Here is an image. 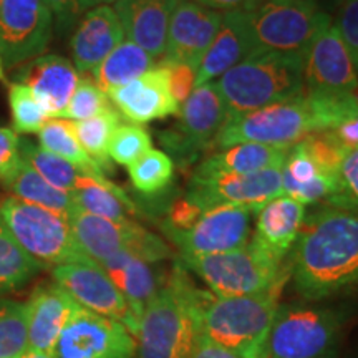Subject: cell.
<instances>
[{
    "label": "cell",
    "mask_w": 358,
    "mask_h": 358,
    "mask_svg": "<svg viewBox=\"0 0 358 358\" xmlns=\"http://www.w3.org/2000/svg\"><path fill=\"white\" fill-rule=\"evenodd\" d=\"M254 52L245 12L222 13L217 34L196 70V87L213 83Z\"/></svg>",
    "instance_id": "obj_24"
},
{
    "label": "cell",
    "mask_w": 358,
    "mask_h": 358,
    "mask_svg": "<svg viewBox=\"0 0 358 358\" xmlns=\"http://www.w3.org/2000/svg\"><path fill=\"white\" fill-rule=\"evenodd\" d=\"M303 92L358 93L352 57L334 19L322 24L303 55Z\"/></svg>",
    "instance_id": "obj_17"
},
{
    "label": "cell",
    "mask_w": 358,
    "mask_h": 358,
    "mask_svg": "<svg viewBox=\"0 0 358 358\" xmlns=\"http://www.w3.org/2000/svg\"><path fill=\"white\" fill-rule=\"evenodd\" d=\"M43 268L20 248L0 217V295L22 289Z\"/></svg>",
    "instance_id": "obj_34"
},
{
    "label": "cell",
    "mask_w": 358,
    "mask_h": 358,
    "mask_svg": "<svg viewBox=\"0 0 358 358\" xmlns=\"http://www.w3.org/2000/svg\"><path fill=\"white\" fill-rule=\"evenodd\" d=\"M38 146L58 158L69 161L88 176H106L101 168L87 155L73 131V122L64 118H52L40 129Z\"/></svg>",
    "instance_id": "obj_32"
},
{
    "label": "cell",
    "mask_w": 358,
    "mask_h": 358,
    "mask_svg": "<svg viewBox=\"0 0 358 358\" xmlns=\"http://www.w3.org/2000/svg\"><path fill=\"white\" fill-rule=\"evenodd\" d=\"M340 325L330 310L307 306L279 307L266 358H337Z\"/></svg>",
    "instance_id": "obj_9"
},
{
    "label": "cell",
    "mask_w": 358,
    "mask_h": 358,
    "mask_svg": "<svg viewBox=\"0 0 358 358\" xmlns=\"http://www.w3.org/2000/svg\"><path fill=\"white\" fill-rule=\"evenodd\" d=\"M110 106L111 101L108 95L98 88V85L93 82L92 77L85 75V77H80L77 88H75L62 118L70 120V122H80V120L100 115L101 111L108 110Z\"/></svg>",
    "instance_id": "obj_40"
},
{
    "label": "cell",
    "mask_w": 358,
    "mask_h": 358,
    "mask_svg": "<svg viewBox=\"0 0 358 358\" xmlns=\"http://www.w3.org/2000/svg\"><path fill=\"white\" fill-rule=\"evenodd\" d=\"M306 2L315 7L319 12H324L334 19V15L343 3V0H306Z\"/></svg>",
    "instance_id": "obj_50"
},
{
    "label": "cell",
    "mask_w": 358,
    "mask_h": 358,
    "mask_svg": "<svg viewBox=\"0 0 358 358\" xmlns=\"http://www.w3.org/2000/svg\"><path fill=\"white\" fill-rule=\"evenodd\" d=\"M156 65V60L140 45L124 38L113 52L110 53L96 70L92 73L93 82L98 85L101 92L110 95L120 87H124L133 80L140 78L143 73L151 70Z\"/></svg>",
    "instance_id": "obj_30"
},
{
    "label": "cell",
    "mask_w": 358,
    "mask_h": 358,
    "mask_svg": "<svg viewBox=\"0 0 358 358\" xmlns=\"http://www.w3.org/2000/svg\"><path fill=\"white\" fill-rule=\"evenodd\" d=\"M22 164L20 136L12 128L0 127V182L7 186Z\"/></svg>",
    "instance_id": "obj_44"
},
{
    "label": "cell",
    "mask_w": 358,
    "mask_h": 358,
    "mask_svg": "<svg viewBox=\"0 0 358 358\" xmlns=\"http://www.w3.org/2000/svg\"><path fill=\"white\" fill-rule=\"evenodd\" d=\"M292 146H267L259 143H239L224 148L201 161L192 176L216 174H250L282 168Z\"/></svg>",
    "instance_id": "obj_27"
},
{
    "label": "cell",
    "mask_w": 358,
    "mask_h": 358,
    "mask_svg": "<svg viewBox=\"0 0 358 358\" xmlns=\"http://www.w3.org/2000/svg\"><path fill=\"white\" fill-rule=\"evenodd\" d=\"M70 35L71 64L78 75H92L127 38L122 22L111 6L90 8L80 17Z\"/></svg>",
    "instance_id": "obj_20"
},
{
    "label": "cell",
    "mask_w": 358,
    "mask_h": 358,
    "mask_svg": "<svg viewBox=\"0 0 358 358\" xmlns=\"http://www.w3.org/2000/svg\"><path fill=\"white\" fill-rule=\"evenodd\" d=\"M252 213L237 206H214L182 231H164L181 257L213 256L244 248L250 241Z\"/></svg>",
    "instance_id": "obj_15"
},
{
    "label": "cell",
    "mask_w": 358,
    "mask_h": 358,
    "mask_svg": "<svg viewBox=\"0 0 358 358\" xmlns=\"http://www.w3.org/2000/svg\"><path fill=\"white\" fill-rule=\"evenodd\" d=\"M25 308L29 348L53 355L58 338L78 303L55 282H42L32 290Z\"/></svg>",
    "instance_id": "obj_22"
},
{
    "label": "cell",
    "mask_w": 358,
    "mask_h": 358,
    "mask_svg": "<svg viewBox=\"0 0 358 358\" xmlns=\"http://www.w3.org/2000/svg\"><path fill=\"white\" fill-rule=\"evenodd\" d=\"M329 19L306 0H261L245 12L254 52L306 55L312 37Z\"/></svg>",
    "instance_id": "obj_7"
},
{
    "label": "cell",
    "mask_w": 358,
    "mask_h": 358,
    "mask_svg": "<svg viewBox=\"0 0 358 358\" xmlns=\"http://www.w3.org/2000/svg\"><path fill=\"white\" fill-rule=\"evenodd\" d=\"M179 2L181 0H116L113 8L127 40L140 45L155 60H161L169 22Z\"/></svg>",
    "instance_id": "obj_23"
},
{
    "label": "cell",
    "mask_w": 358,
    "mask_h": 358,
    "mask_svg": "<svg viewBox=\"0 0 358 358\" xmlns=\"http://www.w3.org/2000/svg\"><path fill=\"white\" fill-rule=\"evenodd\" d=\"M108 98L123 118L136 124L164 120L181 111L169 87L168 69L161 64L124 87L113 90Z\"/></svg>",
    "instance_id": "obj_19"
},
{
    "label": "cell",
    "mask_w": 358,
    "mask_h": 358,
    "mask_svg": "<svg viewBox=\"0 0 358 358\" xmlns=\"http://www.w3.org/2000/svg\"><path fill=\"white\" fill-rule=\"evenodd\" d=\"M178 116V124L159 133V140L174 158L189 164L206 148L214 145L226 122V111L216 83L196 87Z\"/></svg>",
    "instance_id": "obj_11"
},
{
    "label": "cell",
    "mask_w": 358,
    "mask_h": 358,
    "mask_svg": "<svg viewBox=\"0 0 358 358\" xmlns=\"http://www.w3.org/2000/svg\"><path fill=\"white\" fill-rule=\"evenodd\" d=\"M0 82H6V73H3V64H2V58H0Z\"/></svg>",
    "instance_id": "obj_53"
},
{
    "label": "cell",
    "mask_w": 358,
    "mask_h": 358,
    "mask_svg": "<svg viewBox=\"0 0 358 358\" xmlns=\"http://www.w3.org/2000/svg\"><path fill=\"white\" fill-rule=\"evenodd\" d=\"M78 80L73 64L55 53L34 58L17 71V83L30 90L50 120L62 118Z\"/></svg>",
    "instance_id": "obj_21"
},
{
    "label": "cell",
    "mask_w": 358,
    "mask_h": 358,
    "mask_svg": "<svg viewBox=\"0 0 358 358\" xmlns=\"http://www.w3.org/2000/svg\"><path fill=\"white\" fill-rule=\"evenodd\" d=\"M6 187L12 192L13 198L40 206V208L50 209V211L64 214L66 217L75 209L71 194L48 185L24 158H22L19 171Z\"/></svg>",
    "instance_id": "obj_31"
},
{
    "label": "cell",
    "mask_w": 358,
    "mask_h": 358,
    "mask_svg": "<svg viewBox=\"0 0 358 358\" xmlns=\"http://www.w3.org/2000/svg\"><path fill=\"white\" fill-rule=\"evenodd\" d=\"M0 217L20 248L45 267L92 261L80 249L64 214L12 196L0 204Z\"/></svg>",
    "instance_id": "obj_6"
},
{
    "label": "cell",
    "mask_w": 358,
    "mask_h": 358,
    "mask_svg": "<svg viewBox=\"0 0 358 358\" xmlns=\"http://www.w3.org/2000/svg\"><path fill=\"white\" fill-rule=\"evenodd\" d=\"M214 83L226 120L294 100L303 93V55L256 50Z\"/></svg>",
    "instance_id": "obj_4"
},
{
    "label": "cell",
    "mask_w": 358,
    "mask_h": 358,
    "mask_svg": "<svg viewBox=\"0 0 358 358\" xmlns=\"http://www.w3.org/2000/svg\"><path fill=\"white\" fill-rule=\"evenodd\" d=\"M43 2L52 12L53 32L60 37L71 34L80 17L83 15L80 0H43Z\"/></svg>",
    "instance_id": "obj_45"
},
{
    "label": "cell",
    "mask_w": 358,
    "mask_h": 358,
    "mask_svg": "<svg viewBox=\"0 0 358 358\" xmlns=\"http://www.w3.org/2000/svg\"><path fill=\"white\" fill-rule=\"evenodd\" d=\"M150 150H153V140L143 124L122 123L111 136L108 156L111 163L129 168Z\"/></svg>",
    "instance_id": "obj_38"
},
{
    "label": "cell",
    "mask_w": 358,
    "mask_h": 358,
    "mask_svg": "<svg viewBox=\"0 0 358 358\" xmlns=\"http://www.w3.org/2000/svg\"><path fill=\"white\" fill-rule=\"evenodd\" d=\"M334 24L350 53L358 77V0H343L334 15Z\"/></svg>",
    "instance_id": "obj_43"
},
{
    "label": "cell",
    "mask_w": 358,
    "mask_h": 358,
    "mask_svg": "<svg viewBox=\"0 0 358 358\" xmlns=\"http://www.w3.org/2000/svg\"><path fill=\"white\" fill-rule=\"evenodd\" d=\"M337 181L322 171L303 148L294 145L282 166V196H289L303 206L329 201L334 196Z\"/></svg>",
    "instance_id": "obj_28"
},
{
    "label": "cell",
    "mask_w": 358,
    "mask_h": 358,
    "mask_svg": "<svg viewBox=\"0 0 358 358\" xmlns=\"http://www.w3.org/2000/svg\"><path fill=\"white\" fill-rule=\"evenodd\" d=\"M52 277L78 306L120 322L136 338L140 320L100 264L95 261L62 264L52 268Z\"/></svg>",
    "instance_id": "obj_12"
},
{
    "label": "cell",
    "mask_w": 358,
    "mask_h": 358,
    "mask_svg": "<svg viewBox=\"0 0 358 358\" xmlns=\"http://www.w3.org/2000/svg\"><path fill=\"white\" fill-rule=\"evenodd\" d=\"M136 338L120 322L78 306L58 338L53 358H134Z\"/></svg>",
    "instance_id": "obj_16"
},
{
    "label": "cell",
    "mask_w": 358,
    "mask_h": 358,
    "mask_svg": "<svg viewBox=\"0 0 358 358\" xmlns=\"http://www.w3.org/2000/svg\"><path fill=\"white\" fill-rule=\"evenodd\" d=\"M299 145L322 171L334 178L337 176L347 148L337 140L332 131H312L302 141H299Z\"/></svg>",
    "instance_id": "obj_41"
},
{
    "label": "cell",
    "mask_w": 358,
    "mask_h": 358,
    "mask_svg": "<svg viewBox=\"0 0 358 358\" xmlns=\"http://www.w3.org/2000/svg\"><path fill=\"white\" fill-rule=\"evenodd\" d=\"M8 106H10L13 131L17 134L38 133L50 120L30 90L22 83L15 82L8 85Z\"/></svg>",
    "instance_id": "obj_39"
},
{
    "label": "cell",
    "mask_w": 358,
    "mask_h": 358,
    "mask_svg": "<svg viewBox=\"0 0 358 358\" xmlns=\"http://www.w3.org/2000/svg\"><path fill=\"white\" fill-rule=\"evenodd\" d=\"M70 194L73 198L75 208L80 211L110 221H131L133 214L138 213L136 206L128 198L127 192L106 176L82 174Z\"/></svg>",
    "instance_id": "obj_29"
},
{
    "label": "cell",
    "mask_w": 358,
    "mask_h": 358,
    "mask_svg": "<svg viewBox=\"0 0 358 358\" xmlns=\"http://www.w3.org/2000/svg\"><path fill=\"white\" fill-rule=\"evenodd\" d=\"M285 282L241 297H216L208 292L199 310V332L241 358H266Z\"/></svg>",
    "instance_id": "obj_3"
},
{
    "label": "cell",
    "mask_w": 358,
    "mask_h": 358,
    "mask_svg": "<svg viewBox=\"0 0 358 358\" xmlns=\"http://www.w3.org/2000/svg\"><path fill=\"white\" fill-rule=\"evenodd\" d=\"M116 0H80V7H82V12L85 13L90 8H95V7H101V6H111L115 3Z\"/></svg>",
    "instance_id": "obj_51"
},
{
    "label": "cell",
    "mask_w": 358,
    "mask_h": 358,
    "mask_svg": "<svg viewBox=\"0 0 358 358\" xmlns=\"http://www.w3.org/2000/svg\"><path fill=\"white\" fill-rule=\"evenodd\" d=\"M20 155L48 185L69 194L77 186L78 178L85 174L69 161L48 153L30 140H20Z\"/></svg>",
    "instance_id": "obj_36"
},
{
    "label": "cell",
    "mask_w": 358,
    "mask_h": 358,
    "mask_svg": "<svg viewBox=\"0 0 358 358\" xmlns=\"http://www.w3.org/2000/svg\"><path fill=\"white\" fill-rule=\"evenodd\" d=\"M69 221L80 249L96 264H101L122 250L151 264H159L171 257L169 245L133 219L116 222L75 208Z\"/></svg>",
    "instance_id": "obj_10"
},
{
    "label": "cell",
    "mask_w": 358,
    "mask_h": 358,
    "mask_svg": "<svg viewBox=\"0 0 358 358\" xmlns=\"http://www.w3.org/2000/svg\"><path fill=\"white\" fill-rule=\"evenodd\" d=\"M199 6L211 8L214 12H249L257 6L261 0H194Z\"/></svg>",
    "instance_id": "obj_48"
},
{
    "label": "cell",
    "mask_w": 358,
    "mask_h": 358,
    "mask_svg": "<svg viewBox=\"0 0 358 358\" xmlns=\"http://www.w3.org/2000/svg\"><path fill=\"white\" fill-rule=\"evenodd\" d=\"M221 19L222 13L194 0H181L169 22L166 47L159 64H185L198 70L201 58L216 37Z\"/></svg>",
    "instance_id": "obj_18"
},
{
    "label": "cell",
    "mask_w": 358,
    "mask_h": 358,
    "mask_svg": "<svg viewBox=\"0 0 358 358\" xmlns=\"http://www.w3.org/2000/svg\"><path fill=\"white\" fill-rule=\"evenodd\" d=\"M43 0H0V58L7 69L42 55L53 37Z\"/></svg>",
    "instance_id": "obj_13"
},
{
    "label": "cell",
    "mask_w": 358,
    "mask_h": 358,
    "mask_svg": "<svg viewBox=\"0 0 358 358\" xmlns=\"http://www.w3.org/2000/svg\"><path fill=\"white\" fill-rule=\"evenodd\" d=\"M100 266L105 268L113 284L127 299L138 320L141 319L148 303L164 287L168 279L164 274H161L158 264L143 261L127 250L113 254Z\"/></svg>",
    "instance_id": "obj_25"
},
{
    "label": "cell",
    "mask_w": 358,
    "mask_h": 358,
    "mask_svg": "<svg viewBox=\"0 0 358 358\" xmlns=\"http://www.w3.org/2000/svg\"><path fill=\"white\" fill-rule=\"evenodd\" d=\"M332 133L345 148L357 146L358 145V116L357 118H353L352 122H348L345 124H342L340 128L334 129Z\"/></svg>",
    "instance_id": "obj_49"
},
{
    "label": "cell",
    "mask_w": 358,
    "mask_h": 358,
    "mask_svg": "<svg viewBox=\"0 0 358 358\" xmlns=\"http://www.w3.org/2000/svg\"><path fill=\"white\" fill-rule=\"evenodd\" d=\"M164 66L168 69L169 87H171L174 100H176L179 106H182L196 88V70L185 64H173Z\"/></svg>",
    "instance_id": "obj_46"
},
{
    "label": "cell",
    "mask_w": 358,
    "mask_h": 358,
    "mask_svg": "<svg viewBox=\"0 0 358 358\" xmlns=\"http://www.w3.org/2000/svg\"><path fill=\"white\" fill-rule=\"evenodd\" d=\"M290 275L297 292L310 301L358 284V213L327 204L306 219Z\"/></svg>",
    "instance_id": "obj_1"
},
{
    "label": "cell",
    "mask_w": 358,
    "mask_h": 358,
    "mask_svg": "<svg viewBox=\"0 0 358 358\" xmlns=\"http://www.w3.org/2000/svg\"><path fill=\"white\" fill-rule=\"evenodd\" d=\"M122 123L123 116L113 105L108 110L101 111L100 115L73 122V131L77 134L78 143L105 174L113 171L108 148L111 136Z\"/></svg>",
    "instance_id": "obj_33"
},
{
    "label": "cell",
    "mask_w": 358,
    "mask_h": 358,
    "mask_svg": "<svg viewBox=\"0 0 358 358\" xmlns=\"http://www.w3.org/2000/svg\"><path fill=\"white\" fill-rule=\"evenodd\" d=\"M189 358H241L236 353H232L226 348L214 343L213 340H209L206 335L198 332L192 343V350Z\"/></svg>",
    "instance_id": "obj_47"
},
{
    "label": "cell",
    "mask_w": 358,
    "mask_h": 358,
    "mask_svg": "<svg viewBox=\"0 0 358 358\" xmlns=\"http://www.w3.org/2000/svg\"><path fill=\"white\" fill-rule=\"evenodd\" d=\"M129 181L143 196H156L166 191L174 179V161L166 151L150 150L128 168Z\"/></svg>",
    "instance_id": "obj_35"
},
{
    "label": "cell",
    "mask_w": 358,
    "mask_h": 358,
    "mask_svg": "<svg viewBox=\"0 0 358 358\" xmlns=\"http://www.w3.org/2000/svg\"><path fill=\"white\" fill-rule=\"evenodd\" d=\"M282 196V168L250 174L191 176L186 198L203 211L214 206H237L257 211Z\"/></svg>",
    "instance_id": "obj_14"
},
{
    "label": "cell",
    "mask_w": 358,
    "mask_h": 358,
    "mask_svg": "<svg viewBox=\"0 0 358 358\" xmlns=\"http://www.w3.org/2000/svg\"><path fill=\"white\" fill-rule=\"evenodd\" d=\"M312 131H315L312 111L307 96L302 93L294 100L275 103L226 120L221 131L217 133L214 146L219 150L239 143L294 146Z\"/></svg>",
    "instance_id": "obj_8"
},
{
    "label": "cell",
    "mask_w": 358,
    "mask_h": 358,
    "mask_svg": "<svg viewBox=\"0 0 358 358\" xmlns=\"http://www.w3.org/2000/svg\"><path fill=\"white\" fill-rule=\"evenodd\" d=\"M335 181L337 187L327 204L358 213V145L347 148Z\"/></svg>",
    "instance_id": "obj_42"
},
{
    "label": "cell",
    "mask_w": 358,
    "mask_h": 358,
    "mask_svg": "<svg viewBox=\"0 0 358 358\" xmlns=\"http://www.w3.org/2000/svg\"><path fill=\"white\" fill-rule=\"evenodd\" d=\"M27 348L25 303L0 297V358H17Z\"/></svg>",
    "instance_id": "obj_37"
},
{
    "label": "cell",
    "mask_w": 358,
    "mask_h": 358,
    "mask_svg": "<svg viewBox=\"0 0 358 358\" xmlns=\"http://www.w3.org/2000/svg\"><path fill=\"white\" fill-rule=\"evenodd\" d=\"M179 262L206 282L216 297L259 294L290 277V266L268 254L256 241L213 256L179 257Z\"/></svg>",
    "instance_id": "obj_5"
},
{
    "label": "cell",
    "mask_w": 358,
    "mask_h": 358,
    "mask_svg": "<svg viewBox=\"0 0 358 358\" xmlns=\"http://www.w3.org/2000/svg\"><path fill=\"white\" fill-rule=\"evenodd\" d=\"M256 214V232L252 239L268 254L285 261L306 222V206L289 196H279Z\"/></svg>",
    "instance_id": "obj_26"
},
{
    "label": "cell",
    "mask_w": 358,
    "mask_h": 358,
    "mask_svg": "<svg viewBox=\"0 0 358 358\" xmlns=\"http://www.w3.org/2000/svg\"><path fill=\"white\" fill-rule=\"evenodd\" d=\"M206 294L178 262L164 287L143 312L134 358H189Z\"/></svg>",
    "instance_id": "obj_2"
},
{
    "label": "cell",
    "mask_w": 358,
    "mask_h": 358,
    "mask_svg": "<svg viewBox=\"0 0 358 358\" xmlns=\"http://www.w3.org/2000/svg\"><path fill=\"white\" fill-rule=\"evenodd\" d=\"M17 358H53V357L48 355V353L37 352V350H30V348H27V350L22 353L20 357H17Z\"/></svg>",
    "instance_id": "obj_52"
}]
</instances>
